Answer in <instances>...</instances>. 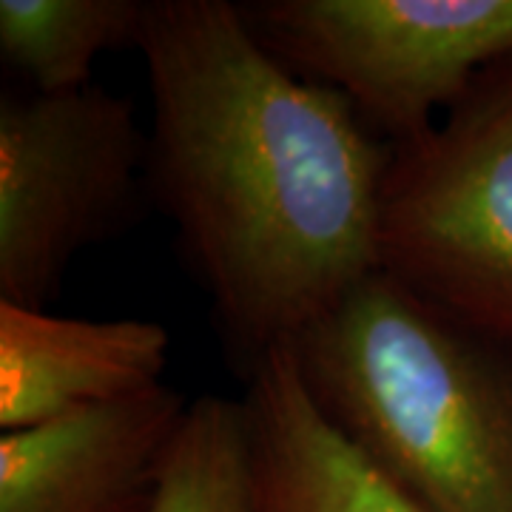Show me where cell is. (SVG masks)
<instances>
[{
    "label": "cell",
    "mask_w": 512,
    "mask_h": 512,
    "mask_svg": "<svg viewBox=\"0 0 512 512\" xmlns=\"http://www.w3.org/2000/svg\"><path fill=\"white\" fill-rule=\"evenodd\" d=\"M137 49L148 200L251 370L379 274L393 146L345 94L265 49L239 3L146 0Z\"/></svg>",
    "instance_id": "1"
},
{
    "label": "cell",
    "mask_w": 512,
    "mask_h": 512,
    "mask_svg": "<svg viewBox=\"0 0 512 512\" xmlns=\"http://www.w3.org/2000/svg\"><path fill=\"white\" fill-rule=\"evenodd\" d=\"M330 427L421 512H512V345L382 271L291 345Z\"/></svg>",
    "instance_id": "2"
},
{
    "label": "cell",
    "mask_w": 512,
    "mask_h": 512,
    "mask_svg": "<svg viewBox=\"0 0 512 512\" xmlns=\"http://www.w3.org/2000/svg\"><path fill=\"white\" fill-rule=\"evenodd\" d=\"M379 271L512 345V57L424 134L393 143Z\"/></svg>",
    "instance_id": "3"
},
{
    "label": "cell",
    "mask_w": 512,
    "mask_h": 512,
    "mask_svg": "<svg viewBox=\"0 0 512 512\" xmlns=\"http://www.w3.org/2000/svg\"><path fill=\"white\" fill-rule=\"evenodd\" d=\"M148 134L106 89L0 100V302L43 311L74 256L137 220Z\"/></svg>",
    "instance_id": "4"
},
{
    "label": "cell",
    "mask_w": 512,
    "mask_h": 512,
    "mask_svg": "<svg viewBox=\"0 0 512 512\" xmlns=\"http://www.w3.org/2000/svg\"><path fill=\"white\" fill-rule=\"evenodd\" d=\"M239 12L265 49L345 94L390 146L436 126L512 57V0H251Z\"/></svg>",
    "instance_id": "5"
},
{
    "label": "cell",
    "mask_w": 512,
    "mask_h": 512,
    "mask_svg": "<svg viewBox=\"0 0 512 512\" xmlns=\"http://www.w3.org/2000/svg\"><path fill=\"white\" fill-rule=\"evenodd\" d=\"M191 402L157 384L0 436V512H154Z\"/></svg>",
    "instance_id": "6"
},
{
    "label": "cell",
    "mask_w": 512,
    "mask_h": 512,
    "mask_svg": "<svg viewBox=\"0 0 512 512\" xmlns=\"http://www.w3.org/2000/svg\"><path fill=\"white\" fill-rule=\"evenodd\" d=\"M171 336L146 319H72L0 302V427L29 430L163 384Z\"/></svg>",
    "instance_id": "7"
},
{
    "label": "cell",
    "mask_w": 512,
    "mask_h": 512,
    "mask_svg": "<svg viewBox=\"0 0 512 512\" xmlns=\"http://www.w3.org/2000/svg\"><path fill=\"white\" fill-rule=\"evenodd\" d=\"M251 512H421L393 490L305 390L291 348L248 370Z\"/></svg>",
    "instance_id": "8"
},
{
    "label": "cell",
    "mask_w": 512,
    "mask_h": 512,
    "mask_svg": "<svg viewBox=\"0 0 512 512\" xmlns=\"http://www.w3.org/2000/svg\"><path fill=\"white\" fill-rule=\"evenodd\" d=\"M146 0H0V52L37 94L92 86L94 60L137 46Z\"/></svg>",
    "instance_id": "9"
},
{
    "label": "cell",
    "mask_w": 512,
    "mask_h": 512,
    "mask_svg": "<svg viewBox=\"0 0 512 512\" xmlns=\"http://www.w3.org/2000/svg\"><path fill=\"white\" fill-rule=\"evenodd\" d=\"M251 484L242 399H194L165 461L154 512H251Z\"/></svg>",
    "instance_id": "10"
}]
</instances>
